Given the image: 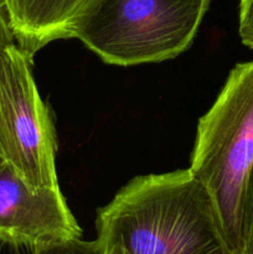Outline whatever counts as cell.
Instances as JSON below:
<instances>
[{"mask_svg": "<svg viewBox=\"0 0 253 254\" xmlns=\"http://www.w3.org/2000/svg\"><path fill=\"white\" fill-rule=\"evenodd\" d=\"M82 230L60 189H32L0 163V243L35 248L78 240Z\"/></svg>", "mask_w": 253, "mask_h": 254, "instance_id": "cell-5", "label": "cell"}, {"mask_svg": "<svg viewBox=\"0 0 253 254\" xmlns=\"http://www.w3.org/2000/svg\"><path fill=\"white\" fill-rule=\"evenodd\" d=\"M99 247H101V246H99ZM101 250L102 252H103V254H128L126 251L117 247V246H111V247H106V248L101 247Z\"/></svg>", "mask_w": 253, "mask_h": 254, "instance_id": "cell-11", "label": "cell"}, {"mask_svg": "<svg viewBox=\"0 0 253 254\" xmlns=\"http://www.w3.org/2000/svg\"><path fill=\"white\" fill-rule=\"evenodd\" d=\"M190 171L212 197L233 254H240L242 201L253 163V61L237 64L200 119Z\"/></svg>", "mask_w": 253, "mask_h": 254, "instance_id": "cell-2", "label": "cell"}, {"mask_svg": "<svg viewBox=\"0 0 253 254\" xmlns=\"http://www.w3.org/2000/svg\"><path fill=\"white\" fill-rule=\"evenodd\" d=\"M91 0H5L17 46L32 60L50 42L69 39L77 15Z\"/></svg>", "mask_w": 253, "mask_h": 254, "instance_id": "cell-6", "label": "cell"}, {"mask_svg": "<svg viewBox=\"0 0 253 254\" xmlns=\"http://www.w3.org/2000/svg\"><path fill=\"white\" fill-rule=\"evenodd\" d=\"M0 163H1V160H0Z\"/></svg>", "mask_w": 253, "mask_h": 254, "instance_id": "cell-12", "label": "cell"}, {"mask_svg": "<svg viewBox=\"0 0 253 254\" xmlns=\"http://www.w3.org/2000/svg\"><path fill=\"white\" fill-rule=\"evenodd\" d=\"M240 254H253V163L243 193Z\"/></svg>", "mask_w": 253, "mask_h": 254, "instance_id": "cell-7", "label": "cell"}, {"mask_svg": "<svg viewBox=\"0 0 253 254\" xmlns=\"http://www.w3.org/2000/svg\"><path fill=\"white\" fill-rule=\"evenodd\" d=\"M212 0H91L69 39L81 40L109 64L174 59L189 49Z\"/></svg>", "mask_w": 253, "mask_h": 254, "instance_id": "cell-3", "label": "cell"}, {"mask_svg": "<svg viewBox=\"0 0 253 254\" xmlns=\"http://www.w3.org/2000/svg\"><path fill=\"white\" fill-rule=\"evenodd\" d=\"M57 140L49 108L16 44L0 47V160L32 189H60Z\"/></svg>", "mask_w": 253, "mask_h": 254, "instance_id": "cell-4", "label": "cell"}, {"mask_svg": "<svg viewBox=\"0 0 253 254\" xmlns=\"http://www.w3.org/2000/svg\"><path fill=\"white\" fill-rule=\"evenodd\" d=\"M97 242L128 254H233L207 189L190 169L136 176L97 211Z\"/></svg>", "mask_w": 253, "mask_h": 254, "instance_id": "cell-1", "label": "cell"}, {"mask_svg": "<svg viewBox=\"0 0 253 254\" xmlns=\"http://www.w3.org/2000/svg\"><path fill=\"white\" fill-rule=\"evenodd\" d=\"M240 22L238 34L241 41L253 49V0H240Z\"/></svg>", "mask_w": 253, "mask_h": 254, "instance_id": "cell-9", "label": "cell"}, {"mask_svg": "<svg viewBox=\"0 0 253 254\" xmlns=\"http://www.w3.org/2000/svg\"><path fill=\"white\" fill-rule=\"evenodd\" d=\"M15 44L5 0H0V47Z\"/></svg>", "mask_w": 253, "mask_h": 254, "instance_id": "cell-10", "label": "cell"}, {"mask_svg": "<svg viewBox=\"0 0 253 254\" xmlns=\"http://www.w3.org/2000/svg\"><path fill=\"white\" fill-rule=\"evenodd\" d=\"M32 254H103V252L97 241H82L78 238L35 248Z\"/></svg>", "mask_w": 253, "mask_h": 254, "instance_id": "cell-8", "label": "cell"}]
</instances>
